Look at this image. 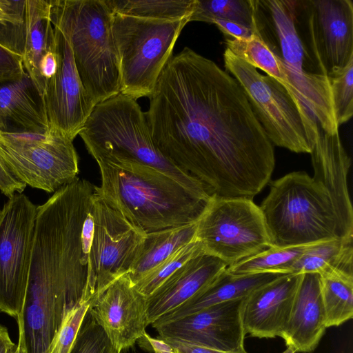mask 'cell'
<instances>
[{
	"label": "cell",
	"mask_w": 353,
	"mask_h": 353,
	"mask_svg": "<svg viewBox=\"0 0 353 353\" xmlns=\"http://www.w3.org/2000/svg\"><path fill=\"white\" fill-rule=\"evenodd\" d=\"M202 252L204 251L201 243L195 239L178 249L134 285L141 293L148 297L185 263Z\"/></svg>",
	"instance_id": "obj_31"
},
{
	"label": "cell",
	"mask_w": 353,
	"mask_h": 353,
	"mask_svg": "<svg viewBox=\"0 0 353 353\" xmlns=\"http://www.w3.org/2000/svg\"><path fill=\"white\" fill-rule=\"evenodd\" d=\"M196 223L146 233L128 274L134 284L172 253L196 239Z\"/></svg>",
	"instance_id": "obj_25"
},
{
	"label": "cell",
	"mask_w": 353,
	"mask_h": 353,
	"mask_svg": "<svg viewBox=\"0 0 353 353\" xmlns=\"http://www.w3.org/2000/svg\"><path fill=\"white\" fill-rule=\"evenodd\" d=\"M52 24L66 36L95 105L121 92L119 61L105 0H50Z\"/></svg>",
	"instance_id": "obj_6"
},
{
	"label": "cell",
	"mask_w": 353,
	"mask_h": 353,
	"mask_svg": "<svg viewBox=\"0 0 353 353\" xmlns=\"http://www.w3.org/2000/svg\"><path fill=\"white\" fill-rule=\"evenodd\" d=\"M225 71L241 85L252 109L272 144L296 153H310L319 124L294 94L225 48Z\"/></svg>",
	"instance_id": "obj_8"
},
{
	"label": "cell",
	"mask_w": 353,
	"mask_h": 353,
	"mask_svg": "<svg viewBox=\"0 0 353 353\" xmlns=\"http://www.w3.org/2000/svg\"><path fill=\"white\" fill-rule=\"evenodd\" d=\"M212 23L216 26L225 39H246L254 34L252 28L236 21L214 19Z\"/></svg>",
	"instance_id": "obj_36"
},
{
	"label": "cell",
	"mask_w": 353,
	"mask_h": 353,
	"mask_svg": "<svg viewBox=\"0 0 353 353\" xmlns=\"http://www.w3.org/2000/svg\"><path fill=\"white\" fill-rule=\"evenodd\" d=\"M18 330H19L18 343L15 345L13 350H12L10 353H26L23 332L21 326L19 325H18Z\"/></svg>",
	"instance_id": "obj_42"
},
{
	"label": "cell",
	"mask_w": 353,
	"mask_h": 353,
	"mask_svg": "<svg viewBox=\"0 0 353 353\" xmlns=\"http://www.w3.org/2000/svg\"><path fill=\"white\" fill-rule=\"evenodd\" d=\"M95 296L88 292L64 317L49 348L48 353H70L83 319Z\"/></svg>",
	"instance_id": "obj_33"
},
{
	"label": "cell",
	"mask_w": 353,
	"mask_h": 353,
	"mask_svg": "<svg viewBox=\"0 0 353 353\" xmlns=\"http://www.w3.org/2000/svg\"><path fill=\"white\" fill-rule=\"evenodd\" d=\"M97 163L101 184L94 191L145 233L197 223L213 197L140 163Z\"/></svg>",
	"instance_id": "obj_3"
},
{
	"label": "cell",
	"mask_w": 353,
	"mask_h": 353,
	"mask_svg": "<svg viewBox=\"0 0 353 353\" xmlns=\"http://www.w3.org/2000/svg\"><path fill=\"white\" fill-rule=\"evenodd\" d=\"M0 161L26 185L48 193L72 182L79 171L73 141L59 132H0Z\"/></svg>",
	"instance_id": "obj_10"
},
{
	"label": "cell",
	"mask_w": 353,
	"mask_h": 353,
	"mask_svg": "<svg viewBox=\"0 0 353 353\" xmlns=\"http://www.w3.org/2000/svg\"><path fill=\"white\" fill-rule=\"evenodd\" d=\"M328 78L336 119L339 126L347 123L353 114V59Z\"/></svg>",
	"instance_id": "obj_32"
},
{
	"label": "cell",
	"mask_w": 353,
	"mask_h": 353,
	"mask_svg": "<svg viewBox=\"0 0 353 353\" xmlns=\"http://www.w3.org/2000/svg\"><path fill=\"white\" fill-rule=\"evenodd\" d=\"M88 278L80 230L61 221H38L24 306L16 320L26 353L49 352L64 317L87 292Z\"/></svg>",
	"instance_id": "obj_2"
},
{
	"label": "cell",
	"mask_w": 353,
	"mask_h": 353,
	"mask_svg": "<svg viewBox=\"0 0 353 353\" xmlns=\"http://www.w3.org/2000/svg\"><path fill=\"white\" fill-rule=\"evenodd\" d=\"M283 273L265 272L235 275L223 270L207 287L184 305L166 314L151 325L174 321L210 306L246 297L255 289L265 285Z\"/></svg>",
	"instance_id": "obj_23"
},
{
	"label": "cell",
	"mask_w": 353,
	"mask_h": 353,
	"mask_svg": "<svg viewBox=\"0 0 353 353\" xmlns=\"http://www.w3.org/2000/svg\"><path fill=\"white\" fill-rule=\"evenodd\" d=\"M142 348L153 353H175L174 350L163 339L153 338L146 332L137 341Z\"/></svg>",
	"instance_id": "obj_39"
},
{
	"label": "cell",
	"mask_w": 353,
	"mask_h": 353,
	"mask_svg": "<svg viewBox=\"0 0 353 353\" xmlns=\"http://www.w3.org/2000/svg\"><path fill=\"white\" fill-rule=\"evenodd\" d=\"M0 132H49L42 94L27 72L15 79L0 81Z\"/></svg>",
	"instance_id": "obj_21"
},
{
	"label": "cell",
	"mask_w": 353,
	"mask_h": 353,
	"mask_svg": "<svg viewBox=\"0 0 353 353\" xmlns=\"http://www.w3.org/2000/svg\"><path fill=\"white\" fill-rule=\"evenodd\" d=\"M95 186V185H94ZM87 288L96 298L121 276L128 274L146 234L94 190Z\"/></svg>",
	"instance_id": "obj_13"
},
{
	"label": "cell",
	"mask_w": 353,
	"mask_h": 353,
	"mask_svg": "<svg viewBox=\"0 0 353 353\" xmlns=\"http://www.w3.org/2000/svg\"><path fill=\"white\" fill-rule=\"evenodd\" d=\"M8 329L0 325V353H10L15 347Z\"/></svg>",
	"instance_id": "obj_41"
},
{
	"label": "cell",
	"mask_w": 353,
	"mask_h": 353,
	"mask_svg": "<svg viewBox=\"0 0 353 353\" xmlns=\"http://www.w3.org/2000/svg\"><path fill=\"white\" fill-rule=\"evenodd\" d=\"M352 239H334L307 246L289 268L290 274L353 277Z\"/></svg>",
	"instance_id": "obj_24"
},
{
	"label": "cell",
	"mask_w": 353,
	"mask_h": 353,
	"mask_svg": "<svg viewBox=\"0 0 353 353\" xmlns=\"http://www.w3.org/2000/svg\"><path fill=\"white\" fill-rule=\"evenodd\" d=\"M53 28L58 66L45 81L42 97L49 131L59 132L74 141L95 104L80 79L66 36L57 26Z\"/></svg>",
	"instance_id": "obj_15"
},
{
	"label": "cell",
	"mask_w": 353,
	"mask_h": 353,
	"mask_svg": "<svg viewBox=\"0 0 353 353\" xmlns=\"http://www.w3.org/2000/svg\"><path fill=\"white\" fill-rule=\"evenodd\" d=\"M326 327L339 326L353 316V277L320 276Z\"/></svg>",
	"instance_id": "obj_27"
},
{
	"label": "cell",
	"mask_w": 353,
	"mask_h": 353,
	"mask_svg": "<svg viewBox=\"0 0 353 353\" xmlns=\"http://www.w3.org/2000/svg\"><path fill=\"white\" fill-rule=\"evenodd\" d=\"M145 116L153 141L211 196L253 199L270 181L272 143L239 83L185 47L163 68Z\"/></svg>",
	"instance_id": "obj_1"
},
{
	"label": "cell",
	"mask_w": 353,
	"mask_h": 353,
	"mask_svg": "<svg viewBox=\"0 0 353 353\" xmlns=\"http://www.w3.org/2000/svg\"><path fill=\"white\" fill-rule=\"evenodd\" d=\"M170 344L175 353H248L245 348L236 352H224L202 347L173 339H162Z\"/></svg>",
	"instance_id": "obj_38"
},
{
	"label": "cell",
	"mask_w": 353,
	"mask_h": 353,
	"mask_svg": "<svg viewBox=\"0 0 353 353\" xmlns=\"http://www.w3.org/2000/svg\"><path fill=\"white\" fill-rule=\"evenodd\" d=\"M226 267L219 259L205 252L192 258L147 297L148 324L184 305Z\"/></svg>",
	"instance_id": "obj_20"
},
{
	"label": "cell",
	"mask_w": 353,
	"mask_h": 353,
	"mask_svg": "<svg viewBox=\"0 0 353 353\" xmlns=\"http://www.w3.org/2000/svg\"><path fill=\"white\" fill-rule=\"evenodd\" d=\"M310 154L314 170L312 178L330 194L343 239H352L353 210L347 183L351 159L341 143L339 132L327 133L319 124L317 137Z\"/></svg>",
	"instance_id": "obj_19"
},
{
	"label": "cell",
	"mask_w": 353,
	"mask_h": 353,
	"mask_svg": "<svg viewBox=\"0 0 353 353\" xmlns=\"http://www.w3.org/2000/svg\"><path fill=\"white\" fill-rule=\"evenodd\" d=\"M26 72L21 57L0 45V81L19 77Z\"/></svg>",
	"instance_id": "obj_35"
},
{
	"label": "cell",
	"mask_w": 353,
	"mask_h": 353,
	"mask_svg": "<svg viewBox=\"0 0 353 353\" xmlns=\"http://www.w3.org/2000/svg\"><path fill=\"white\" fill-rule=\"evenodd\" d=\"M296 28L322 74L343 68L353 59L352 0H296Z\"/></svg>",
	"instance_id": "obj_14"
},
{
	"label": "cell",
	"mask_w": 353,
	"mask_h": 353,
	"mask_svg": "<svg viewBox=\"0 0 353 353\" xmlns=\"http://www.w3.org/2000/svg\"><path fill=\"white\" fill-rule=\"evenodd\" d=\"M37 207L23 193L0 209V312L21 315L28 283Z\"/></svg>",
	"instance_id": "obj_12"
},
{
	"label": "cell",
	"mask_w": 353,
	"mask_h": 353,
	"mask_svg": "<svg viewBox=\"0 0 353 353\" xmlns=\"http://www.w3.org/2000/svg\"><path fill=\"white\" fill-rule=\"evenodd\" d=\"M58 66L55 43L52 49L48 51L41 58L39 69L43 82L50 79L56 72Z\"/></svg>",
	"instance_id": "obj_40"
},
{
	"label": "cell",
	"mask_w": 353,
	"mask_h": 353,
	"mask_svg": "<svg viewBox=\"0 0 353 353\" xmlns=\"http://www.w3.org/2000/svg\"><path fill=\"white\" fill-rule=\"evenodd\" d=\"M271 246L288 248L343 237L330 194L305 172L271 181L259 206Z\"/></svg>",
	"instance_id": "obj_7"
},
{
	"label": "cell",
	"mask_w": 353,
	"mask_h": 353,
	"mask_svg": "<svg viewBox=\"0 0 353 353\" xmlns=\"http://www.w3.org/2000/svg\"><path fill=\"white\" fill-rule=\"evenodd\" d=\"M320 276L303 274L297 288L287 325L281 336L296 352H311L325 330Z\"/></svg>",
	"instance_id": "obj_22"
},
{
	"label": "cell",
	"mask_w": 353,
	"mask_h": 353,
	"mask_svg": "<svg viewBox=\"0 0 353 353\" xmlns=\"http://www.w3.org/2000/svg\"><path fill=\"white\" fill-rule=\"evenodd\" d=\"M302 274H283L244 298L242 321L245 334L260 339L281 336Z\"/></svg>",
	"instance_id": "obj_18"
},
{
	"label": "cell",
	"mask_w": 353,
	"mask_h": 353,
	"mask_svg": "<svg viewBox=\"0 0 353 353\" xmlns=\"http://www.w3.org/2000/svg\"><path fill=\"white\" fill-rule=\"evenodd\" d=\"M89 310V309H88ZM70 353H121L88 310Z\"/></svg>",
	"instance_id": "obj_34"
},
{
	"label": "cell",
	"mask_w": 353,
	"mask_h": 353,
	"mask_svg": "<svg viewBox=\"0 0 353 353\" xmlns=\"http://www.w3.org/2000/svg\"><path fill=\"white\" fill-rule=\"evenodd\" d=\"M195 238L205 254L227 266L271 247L259 206L245 198L213 196L196 223Z\"/></svg>",
	"instance_id": "obj_11"
},
{
	"label": "cell",
	"mask_w": 353,
	"mask_h": 353,
	"mask_svg": "<svg viewBox=\"0 0 353 353\" xmlns=\"http://www.w3.org/2000/svg\"><path fill=\"white\" fill-rule=\"evenodd\" d=\"M112 13L163 20L190 18L197 0H105Z\"/></svg>",
	"instance_id": "obj_26"
},
{
	"label": "cell",
	"mask_w": 353,
	"mask_h": 353,
	"mask_svg": "<svg viewBox=\"0 0 353 353\" xmlns=\"http://www.w3.org/2000/svg\"><path fill=\"white\" fill-rule=\"evenodd\" d=\"M26 187L0 161V191L10 198L16 193H22Z\"/></svg>",
	"instance_id": "obj_37"
},
{
	"label": "cell",
	"mask_w": 353,
	"mask_h": 353,
	"mask_svg": "<svg viewBox=\"0 0 353 353\" xmlns=\"http://www.w3.org/2000/svg\"><path fill=\"white\" fill-rule=\"evenodd\" d=\"M214 19L236 21L252 28V0H197L190 22L212 23Z\"/></svg>",
	"instance_id": "obj_30"
},
{
	"label": "cell",
	"mask_w": 353,
	"mask_h": 353,
	"mask_svg": "<svg viewBox=\"0 0 353 353\" xmlns=\"http://www.w3.org/2000/svg\"><path fill=\"white\" fill-rule=\"evenodd\" d=\"M308 245L269 248L226 267L232 274L243 275L265 272L290 274L289 268L302 254Z\"/></svg>",
	"instance_id": "obj_28"
},
{
	"label": "cell",
	"mask_w": 353,
	"mask_h": 353,
	"mask_svg": "<svg viewBox=\"0 0 353 353\" xmlns=\"http://www.w3.org/2000/svg\"><path fill=\"white\" fill-rule=\"evenodd\" d=\"M79 135L96 161H129L157 169L188 189L210 195L197 179L183 172L159 150L145 112L137 100L119 93L97 103Z\"/></svg>",
	"instance_id": "obj_4"
},
{
	"label": "cell",
	"mask_w": 353,
	"mask_h": 353,
	"mask_svg": "<svg viewBox=\"0 0 353 353\" xmlns=\"http://www.w3.org/2000/svg\"><path fill=\"white\" fill-rule=\"evenodd\" d=\"M225 43L237 57L265 72L294 94L279 60L255 34L246 39H225Z\"/></svg>",
	"instance_id": "obj_29"
},
{
	"label": "cell",
	"mask_w": 353,
	"mask_h": 353,
	"mask_svg": "<svg viewBox=\"0 0 353 353\" xmlns=\"http://www.w3.org/2000/svg\"><path fill=\"white\" fill-rule=\"evenodd\" d=\"M254 34L279 60L292 92L326 132H339L329 78L309 56L296 28V0H252Z\"/></svg>",
	"instance_id": "obj_5"
},
{
	"label": "cell",
	"mask_w": 353,
	"mask_h": 353,
	"mask_svg": "<svg viewBox=\"0 0 353 353\" xmlns=\"http://www.w3.org/2000/svg\"><path fill=\"white\" fill-rule=\"evenodd\" d=\"M244 298L218 303L154 327L161 339H173L224 352L244 349Z\"/></svg>",
	"instance_id": "obj_16"
},
{
	"label": "cell",
	"mask_w": 353,
	"mask_h": 353,
	"mask_svg": "<svg viewBox=\"0 0 353 353\" xmlns=\"http://www.w3.org/2000/svg\"><path fill=\"white\" fill-rule=\"evenodd\" d=\"M88 310L119 352L132 347L149 325L147 297L128 274L110 285Z\"/></svg>",
	"instance_id": "obj_17"
},
{
	"label": "cell",
	"mask_w": 353,
	"mask_h": 353,
	"mask_svg": "<svg viewBox=\"0 0 353 353\" xmlns=\"http://www.w3.org/2000/svg\"><path fill=\"white\" fill-rule=\"evenodd\" d=\"M188 22L190 18L151 19L112 12V30L120 67V93L135 100L151 97Z\"/></svg>",
	"instance_id": "obj_9"
},
{
	"label": "cell",
	"mask_w": 353,
	"mask_h": 353,
	"mask_svg": "<svg viewBox=\"0 0 353 353\" xmlns=\"http://www.w3.org/2000/svg\"><path fill=\"white\" fill-rule=\"evenodd\" d=\"M296 352L292 347L288 346V348L282 353H296Z\"/></svg>",
	"instance_id": "obj_43"
}]
</instances>
